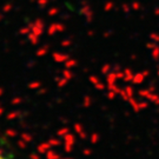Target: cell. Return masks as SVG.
<instances>
[{
  "mask_svg": "<svg viewBox=\"0 0 159 159\" xmlns=\"http://www.w3.org/2000/svg\"><path fill=\"white\" fill-rule=\"evenodd\" d=\"M0 159H8V158H6V157H2V156H0Z\"/></svg>",
  "mask_w": 159,
  "mask_h": 159,
  "instance_id": "6da1fadb",
  "label": "cell"
}]
</instances>
